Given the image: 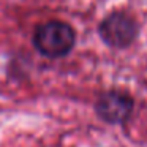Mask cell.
<instances>
[{"instance_id": "1", "label": "cell", "mask_w": 147, "mask_h": 147, "mask_svg": "<svg viewBox=\"0 0 147 147\" xmlns=\"http://www.w3.org/2000/svg\"><path fill=\"white\" fill-rule=\"evenodd\" d=\"M76 43V33L73 27L62 21H49L36 27L33 35V45L36 51L49 59H59L67 55Z\"/></svg>"}, {"instance_id": "2", "label": "cell", "mask_w": 147, "mask_h": 147, "mask_svg": "<svg viewBox=\"0 0 147 147\" xmlns=\"http://www.w3.org/2000/svg\"><path fill=\"white\" fill-rule=\"evenodd\" d=\"M101 40L115 49H125L133 45L139 27L133 16L123 11H114L101 21L98 27Z\"/></svg>"}, {"instance_id": "3", "label": "cell", "mask_w": 147, "mask_h": 147, "mask_svg": "<svg viewBox=\"0 0 147 147\" xmlns=\"http://www.w3.org/2000/svg\"><path fill=\"white\" fill-rule=\"evenodd\" d=\"M134 101L128 93L120 90H109L96 98L95 112L106 123H123L130 119Z\"/></svg>"}]
</instances>
